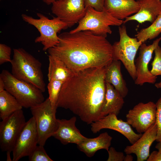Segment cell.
<instances>
[{"instance_id": "obj_27", "label": "cell", "mask_w": 161, "mask_h": 161, "mask_svg": "<svg viewBox=\"0 0 161 161\" xmlns=\"http://www.w3.org/2000/svg\"><path fill=\"white\" fill-rule=\"evenodd\" d=\"M155 56L151 63L152 68L150 71L154 75H161V47L158 45L154 50Z\"/></svg>"}, {"instance_id": "obj_16", "label": "cell", "mask_w": 161, "mask_h": 161, "mask_svg": "<svg viewBox=\"0 0 161 161\" xmlns=\"http://www.w3.org/2000/svg\"><path fill=\"white\" fill-rule=\"evenodd\" d=\"M157 131V126L155 122L134 144L126 146L124 152L126 154H136L137 161L146 160L150 155V147L156 140Z\"/></svg>"}, {"instance_id": "obj_1", "label": "cell", "mask_w": 161, "mask_h": 161, "mask_svg": "<svg viewBox=\"0 0 161 161\" xmlns=\"http://www.w3.org/2000/svg\"><path fill=\"white\" fill-rule=\"evenodd\" d=\"M105 67L89 68L74 72L62 85L57 107L69 109L87 124L103 117Z\"/></svg>"}, {"instance_id": "obj_34", "label": "cell", "mask_w": 161, "mask_h": 161, "mask_svg": "<svg viewBox=\"0 0 161 161\" xmlns=\"http://www.w3.org/2000/svg\"><path fill=\"white\" fill-rule=\"evenodd\" d=\"M133 159V157L130 154H128L125 156L124 161H132Z\"/></svg>"}, {"instance_id": "obj_39", "label": "cell", "mask_w": 161, "mask_h": 161, "mask_svg": "<svg viewBox=\"0 0 161 161\" xmlns=\"http://www.w3.org/2000/svg\"><path fill=\"white\" fill-rule=\"evenodd\" d=\"M161 1V0H160Z\"/></svg>"}, {"instance_id": "obj_7", "label": "cell", "mask_w": 161, "mask_h": 161, "mask_svg": "<svg viewBox=\"0 0 161 161\" xmlns=\"http://www.w3.org/2000/svg\"><path fill=\"white\" fill-rule=\"evenodd\" d=\"M119 41L115 42L112 45L113 60L121 61L134 81L136 78L135 58L142 43L136 38L130 37L124 25L119 27Z\"/></svg>"}, {"instance_id": "obj_12", "label": "cell", "mask_w": 161, "mask_h": 161, "mask_svg": "<svg viewBox=\"0 0 161 161\" xmlns=\"http://www.w3.org/2000/svg\"><path fill=\"white\" fill-rule=\"evenodd\" d=\"M52 13L71 27L84 17L86 11L85 0H58L52 4Z\"/></svg>"}, {"instance_id": "obj_33", "label": "cell", "mask_w": 161, "mask_h": 161, "mask_svg": "<svg viewBox=\"0 0 161 161\" xmlns=\"http://www.w3.org/2000/svg\"><path fill=\"white\" fill-rule=\"evenodd\" d=\"M5 84L2 79L0 77V92L5 90Z\"/></svg>"}, {"instance_id": "obj_26", "label": "cell", "mask_w": 161, "mask_h": 161, "mask_svg": "<svg viewBox=\"0 0 161 161\" xmlns=\"http://www.w3.org/2000/svg\"><path fill=\"white\" fill-rule=\"evenodd\" d=\"M29 161H52L47 154L44 146L38 145L28 156Z\"/></svg>"}, {"instance_id": "obj_5", "label": "cell", "mask_w": 161, "mask_h": 161, "mask_svg": "<svg viewBox=\"0 0 161 161\" xmlns=\"http://www.w3.org/2000/svg\"><path fill=\"white\" fill-rule=\"evenodd\" d=\"M38 18H35L26 14L21 15L23 20L33 26L38 31L40 35L35 39L36 43H41L45 51L56 45L59 42L57 33L68 28L67 24L56 17L52 19L41 13H37Z\"/></svg>"}, {"instance_id": "obj_15", "label": "cell", "mask_w": 161, "mask_h": 161, "mask_svg": "<svg viewBox=\"0 0 161 161\" xmlns=\"http://www.w3.org/2000/svg\"><path fill=\"white\" fill-rule=\"evenodd\" d=\"M58 127L53 137L63 145L75 143L78 145L86 140L75 126L76 117L74 116L69 120L57 119Z\"/></svg>"}, {"instance_id": "obj_35", "label": "cell", "mask_w": 161, "mask_h": 161, "mask_svg": "<svg viewBox=\"0 0 161 161\" xmlns=\"http://www.w3.org/2000/svg\"><path fill=\"white\" fill-rule=\"evenodd\" d=\"M158 142L155 146V148L158 150V151L161 153V140Z\"/></svg>"}, {"instance_id": "obj_30", "label": "cell", "mask_w": 161, "mask_h": 161, "mask_svg": "<svg viewBox=\"0 0 161 161\" xmlns=\"http://www.w3.org/2000/svg\"><path fill=\"white\" fill-rule=\"evenodd\" d=\"M108 152L109 157L107 161H124L125 156L123 153L116 151L114 148L110 147Z\"/></svg>"}, {"instance_id": "obj_2", "label": "cell", "mask_w": 161, "mask_h": 161, "mask_svg": "<svg viewBox=\"0 0 161 161\" xmlns=\"http://www.w3.org/2000/svg\"><path fill=\"white\" fill-rule=\"evenodd\" d=\"M58 36V43L48 52L61 60L73 72L105 67L113 60L112 45L106 37L89 30L64 32Z\"/></svg>"}, {"instance_id": "obj_38", "label": "cell", "mask_w": 161, "mask_h": 161, "mask_svg": "<svg viewBox=\"0 0 161 161\" xmlns=\"http://www.w3.org/2000/svg\"><path fill=\"white\" fill-rule=\"evenodd\" d=\"M155 86L157 88H161V81L159 83L155 84Z\"/></svg>"}, {"instance_id": "obj_29", "label": "cell", "mask_w": 161, "mask_h": 161, "mask_svg": "<svg viewBox=\"0 0 161 161\" xmlns=\"http://www.w3.org/2000/svg\"><path fill=\"white\" fill-rule=\"evenodd\" d=\"M157 106L156 123L157 126V134L156 141L157 142L161 140V97L156 103Z\"/></svg>"}, {"instance_id": "obj_6", "label": "cell", "mask_w": 161, "mask_h": 161, "mask_svg": "<svg viewBox=\"0 0 161 161\" xmlns=\"http://www.w3.org/2000/svg\"><path fill=\"white\" fill-rule=\"evenodd\" d=\"M123 21L114 18L104 9L99 11L88 6L86 7L84 16L78 22V26L69 32L89 30L96 35L106 38L108 34L112 33L110 26H120Z\"/></svg>"}, {"instance_id": "obj_23", "label": "cell", "mask_w": 161, "mask_h": 161, "mask_svg": "<svg viewBox=\"0 0 161 161\" xmlns=\"http://www.w3.org/2000/svg\"><path fill=\"white\" fill-rule=\"evenodd\" d=\"M23 107L14 97L5 90L0 92V117H7Z\"/></svg>"}, {"instance_id": "obj_25", "label": "cell", "mask_w": 161, "mask_h": 161, "mask_svg": "<svg viewBox=\"0 0 161 161\" xmlns=\"http://www.w3.org/2000/svg\"><path fill=\"white\" fill-rule=\"evenodd\" d=\"M64 82L57 80H52L49 81L47 88L48 97L52 108H58L57 101Z\"/></svg>"}, {"instance_id": "obj_11", "label": "cell", "mask_w": 161, "mask_h": 161, "mask_svg": "<svg viewBox=\"0 0 161 161\" xmlns=\"http://www.w3.org/2000/svg\"><path fill=\"white\" fill-rule=\"evenodd\" d=\"M38 136L33 117L26 123L18 137L12 150L13 161L28 156L38 145Z\"/></svg>"}, {"instance_id": "obj_24", "label": "cell", "mask_w": 161, "mask_h": 161, "mask_svg": "<svg viewBox=\"0 0 161 161\" xmlns=\"http://www.w3.org/2000/svg\"><path fill=\"white\" fill-rule=\"evenodd\" d=\"M161 33V13L149 27L143 28L135 35L137 40L142 43L158 36Z\"/></svg>"}, {"instance_id": "obj_3", "label": "cell", "mask_w": 161, "mask_h": 161, "mask_svg": "<svg viewBox=\"0 0 161 161\" xmlns=\"http://www.w3.org/2000/svg\"><path fill=\"white\" fill-rule=\"evenodd\" d=\"M11 63V74L16 78L31 84L43 92L46 84L41 63L22 48L14 49Z\"/></svg>"}, {"instance_id": "obj_8", "label": "cell", "mask_w": 161, "mask_h": 161, "mask_svg": "<svg viewBox=\"0 0 161 161\" xmlns=\"http://www.w3.org/2000/svg\"><path fill=\"white\" fill-rule=\"evenodd\" d=\"M57 108H52L48 97L30 108L35 122L38 145L44 146L47 140L52 136L57 129L58 123L56 117Z\"/></svg>"}, {"instance_id": "obj_17", "label": "cell", "mask_w": 161, "mask_h": 161, "mask_svg": "<svg viewBox=\"0 0 161 161\" xmlns=\"http://www.w3.org/2000/svg\"><path fill=\"white\" fill-rule=\"evenodd\" d=\"M140 9L136 14L126 18L125 24L130 21H135L139 23L148 21L152 23L161 13L160 0H138Z\"/></svg>"}, {"instance_id": "obj_13", "label": "cell", "mask_w": 161, "mask_h": 161, "mask_svg": "<svg viewBox=\"0 0 161 161\" xmlns=\"http://www.w3.org/2000/svg\"><path fill=\"white\" fill-rule=\"evenodd\" d=\"M161 40V37L154 40L151 44L147 45L143 43L140 46L139 56L135 63L136 74L134 80L135 84L142 86L145 83L154 84L156 82L157 76L151 73L148 65L154 49Z\"/></svg>"}, {"instance_id": "obj_21", "label": "cell", "mask_w": 161, "mask_h": 161, "mask_svg": "<svg viewBox=\"0 0 161 161\" xmlns=\"http://www.w3.org/2000/svg\"><path fill=\"white\" fill-rule=\"evenodd\" d=\"M112 137L107 132L100 134L94 138H88L77 145L78 148L87 156L91 157L96 152L101 149L107 151L111 145Z\"/></svg>"}, {"instance_id": "obj_28", "label": "cell", "mask_w": 161, "mask_h": 161, "mask_svg": "<svg viewBox=\"0 0 161 161\" xmlns=\"http://www.w3.org/2000/svg\"><path fill=\"white\" fill-rule=\"evenodd\" d=\"M11 52L10 47L4 44H0V65L6 62H11Z\"/></svg>"}, {"instance_id": "obj_22", "label": "cell", "mask_w": 161, "mask_h": 161, "mask_svg": "<svg viewBox=\"0 0 161 161\" xmlns=\"http://www.w3.org/2000/svg\"><path fill=\"white\" fill-rule=\"evenodd\" d=\"M47 77L49 81L57 80L65 82L73 74L72 71L61 60L49 55Z\"/></svg>"}, {"instance_id": "obj_40", "label": "cell", "mask_w": 161, "mask_h": 161, "mask_svg": "<svg viewBox=\"0 0 161 161\" xmlns=\"http://www.w3.org/2000/svg\"></svg>"}, {"instance_id": "obj_9", "label": "cell", "mask_w": 161, "mask_h": 161, "mask_svg": "<svg viewBox=\"0 0 161 161\" xmlns=\"http://www.w3.org/2000/svg\"><path fill=\"white\" fill-rule=\"evenodd\" d=\"M26 122L22 109L2 120L0 122V148L2 151L12 152Z\"/></svg>"}, {"instance_id": "obj_14", "label": "cell", "mask_w": 161, "mask_h": 161, "mask_svg": "<svg viewBox=\"0 0 161 161\" xmlns=\"http://www.w3.org/2000/svg\"><path fill=\"white\" fill-rule=\"evenodd\" d=\"M91 130L94 134L103 129L115 130L124 135L131 144H134L142 135L134 132L127 122L117 118L114 114H109L91 124Z\"/></svg>"}, {"instance_id": "obj_18", "label": "cell", "mask_w": 161, "mask_h": 161, "mask_svg": "<svg viewBox=\"0 0 161 161\" xmlns=\"http://www.w3.org/2000/svg\"><path fill=\"white\" fill-rule=\"evenodd\" d=\"M104 9L114 18L123 20L137 13L140 6L135 0H104Z\"/></svg>"}, {"instance_id": "obj_4", "label": "cell", "mask_w": 161, "mask_h": 161, "mask_svg": "<svg viewBox=\"0 0 161 161\" xmlns=\"http://www.w3.org/2000/svg\"><path fill=\"white\" fill-rule=\"evenodd\" d=\"M5 84V89L15 97L23 107L30 108L45 100L43 92L34 85L18 80L7 70L0 74Z\"/></svg>"}, {"instance_id": "obj_20", "label": "cell", "mask_w": 161, "mask_h": 161, "mask_svg": "<svg viewBox=\"0 0 161 161\" xmlns=\"http://www.w3.org/2000/svg\"><path fill=\"white\" fill-rule=\"evenodd\" d=\"M106 92L101 114L104 117L109 114L117 116L124 104V98L112 84L106 82Z\"/></svg>"}, {"instance_id": "obj_37", "label": "cell", "mask_w": 161, "mask_h": 161, "mask_svg": "<svg viewBox=\"0 0 161 161\" xmlns=\"http://www.w3.org/2000/svg\"><path fill=\"white\" fill-rule=\"evenodd\" d=\"M58 0H42L47 5H50L54 2Z\"/></svg>"}, {"instance_id": "obj_31", "label": "cell", "mask_w": 161, "mask_h": 161, "mask_svg": "<svg viewBox=\"0 0 161 161\" xmlns=\"http://www.w3.org/2000/svg\"><path fill=\"white\" fill-rule=\"evenodd\" d=\"M104 0H85L86 7L90 6L99 11L104 9Z\"/></svg>"}, {"instance_id": "obj_19", "label": "cell", "mask_w": 161, "mask_h": 161, "mask_svg": "<svg viewBox=\"0 0 161 161\" xmlns=\"http://www.w3.org/2000/svg\"><path fill=\"white\" fill-rule=\"evenodd\" d=\"M121 61L113 60L105 67V80L106 82L112 85L123 97L127 95L129 90L121 70Z\"/></svg>"}, {"instance_id": "obj_10", "label": "cell", "mask_w": 161, "mask_h": 161, "mask_svg": "<svg viewBox=\"0 0 161 161\" xmlns=\"http://www.w3.org/2000/svg\"><path fill=\"white\" fill-rule=\"evenodd\" d=\"M157 106L151 101L140 102L126 115L127 122L140 134L146 131L156 122Z\"/></svg>"}, {"instance_id": "obj_36", "label": "cell", "mask_w": 161, "mask_h": 161, "mask_svg": "<svg viewBox=\"0 0 161 161\" xmlns=\"http://www.w3.org/2000/svg\"><path fill=\"white\" fill-rule=\"evenodd\" d=\"M11 152L10 151H6L7 159L6 160L7 161H13L11 159L10 156V153Z\"/></svg>"}, {"instance_id": "obj_32", "label": "cell", "mask_w": 161, "mask_h": 161, "mask_svg": "<svg viewBox=\"0 0 161 161\" xmlns=\"http://www.w3.org/2000/svg\"><path fill=\"white\" fill-rule=\"evenodd\" d=\"M147 161H161V153L158 151H154L150 154Z\"/></svg>"}]
</instances>
